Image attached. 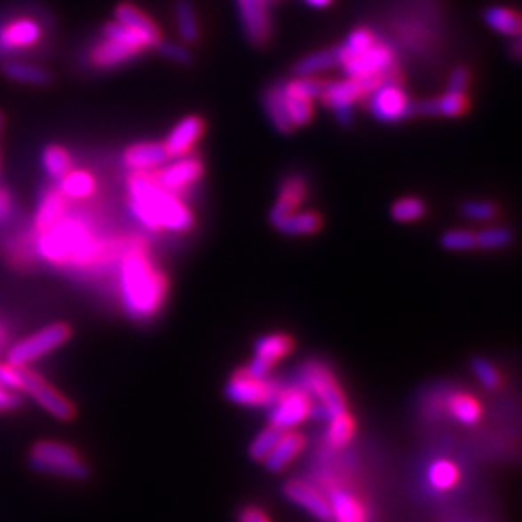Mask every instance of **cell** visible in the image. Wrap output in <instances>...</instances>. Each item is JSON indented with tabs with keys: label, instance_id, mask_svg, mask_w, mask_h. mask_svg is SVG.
I'll list each match as a JSON object with an SVG mask.
<instances>
[{
	"label": "cell",
	"instance_id": "603a6c76",
	"mask_svg": "<svg viewBox=\"0 0 522 522\" xmlns=\"http://www.w3.org/2000/svg\"><path fill=\"white\" fill-rule=\"evenodd\" d=\"M308 188H306V180L302 177H289L285 182H282L281 192H279V198L273 205V210H271V223L281 219V217H285L292 211H298L300 203L306 198Z\"/></svg>",
	"mask_w": 522,
	"mask_h": 522
},
{
	"label": "cell",
	"instance_id": "d590c367",
	"mask_svg": "<svg viewBox=\"0 0 522 522\" xmlns=\"http://www.w3.org/2000/svg\"><path fill=\"white\" fill-rule=\"evenodd\" d=\"M282 87V95H285V105H287V113L290 123L295 128L300 126H308L313 118V101L306 99V97H300L297 93H292L287 90L285 82L281 83Z\"/></svg>",
	"mask_w": 522,
	"mask_h": 522
},
{
	"label": "cell",
	"instance_id": "5b68a950",
	"mask_svg": "<svg viewBox=\"0 0 522 522\" xmlns=\"http://www.w3.org/2000/svg\"><path fill=\"white\" fill-rule=\"evenodd\" d=\"M29 466L39 474L62 476L68 480H83L90 474L80 453L60 441H39L29 453Z\"/></svg>",
	"mask_w": 522,
	"mask_h": 522
},
{
	"label": "cell",
	"instance_id": "8d00e7d4",
	"mask_svg": "<svg viewBox=\"0 0 522 522\" xmlns=\"http://www.w3.org/2000/svg\"><path fill=\"white\" fill-rule=\"evenodd\" d=\"M459 469L451 463V461H445V459H438L430 464V471H428V480L431 484L433 489H438V492H447V489H453L456 484H459Z\"/></svg>",
	"mask_w": 522,
	"mask_h": 522
},
{
	"label": "cell",
	"instance_id": "f907efd6",
	"mask_svg": "<svg viewBox=\"0 0 522 522\" xmlns=\"http://www.w3.org/2000/svg\"><path fill=\"white\" fill-rule=\"evenodd\" d=\"M471 87V72L466 68H455L449 78V90L451 93H463L466 95V90Z\"/></svg>",
	"mask_w": 522,
	"mask_h": 522
},
{
	"label": "cell",
	"instance_id": "9a60e30c",
	"mask_svg": "<svg viewBox=\"0 0 522 522\" xmlns=\"http://www.w3.org/2000/svg\"><path fill=\"white\" fill-rule=\"evenodd\" d=\"M43 37V28L37 20L21 16L0 26V54L26 51L36 47Z\"/></svg>",
	"mask_w": 522,
	"mask_h": 522
},
{
	"label": "cell",
	"instance_id": "ac0fdd59",
	"mask_svg": "<svg viewBox=\"0 0 522 522\" xmlns=\"http://www.w3.org/2000/svg\"><path fill=\"white\" fill-rule=\"evenodd\" d=\"M205 132V123L202 116H186L182 118V121L170 130V134L167 136V139L162 141V146H165L169 157H184V155H190V151L194 149V146L198 144L200 138Z\"/></svg>",
	"mask_w": 522,
	"mask_h": 522
},
{
	"label": "cell",
	"instance_id": "52a82bcc",
	"mask_svg": "<svg viewBox=\"0 0 522 522\" xmlns=\"http://www.w3.org/2000/svg\"><path fill=\"white\" fill-rule=\"evenodd\" d=\"M368 108L379 123L395 124L415 115V103L399 85V78L387 80L368 95Z\"/></svg>",
	"mask_w": 522,
	"mask_h": 522
},
{
	"label": "cell",
	"instance_id": "ab89813d",
	"mask_svg": "<svg viewBox=\"0 0 522 522\" xmlns=\"http://www.w3.org/2000/svg\"><path fill=\"white\" fill-rule=\"evenodd\" d=\"M377 39H376L372 29H368V28L354 29L352 34L344 39L343 45L336 47V49H339V64L343 60H346V59H352V57H356V54L368 51L369 47L374 45Z\"/></svg>",
	"mask_w": 522,
	"mask_h": 522
},
{
	"label": "cell",
	"instance_id": "4316f807",
	"mask_svg": "<svg viewBox=\"0 0 522 522\" xmlns=\"http://www.w3.org/2000/svg\"><path fill=\"white\" fill-rule=\"evenodd\" d=\"M335 67H339V49H323V51H315L308 57L300 59L295 68H292V74L297 78H315V75L321 72H328Z\"/></svg>",
	"mask_w": 522,
	"mask_h": 522
},
{
	"label": "cell",
	"instance_id": "7a4b0ae2",
	"mask_svg": "<svg viewBox=\"0 0 522 522\" xmlns=\"http://www.w3.org/2000/svg\"><path fill=\"white\" fill-rule=\"evenodd\" d=\"M121 292L126 312L134 320H147L165 302L167 279L141 249H132L123 259Z\"/></svg>",
	"mask_w": 522,
	"mask_h": 522
},
{
	"label": "cell",
	"instance_id": "c3c4849f",
	"mask_svg": "<svg viewBox=\"0 0 522 522\" xmlns=\"http://www.w3.org/2000/svg\"><path fill=\"white\" fill-rule=\"evenodd\" d=\"M155 49L162 54V57H167V59H170L172 62H177V64H182V67H188V64H192L194 57H192L190 49L178 45V43L161 41Z\"/></svg>",
	"mask_w": 522,
	"mask_h": 522
},
{
	"label": "cell",
	"instance_id": "ba28073f",
	"mask_svg": "<svg viewBox=\"0 0 522 522\" xmlns=\"http://www.w3.org/2000/svg\"><path fill=\"white\" fill-rule=\"evenodd\" d=\"M269 407V426L281 431H290L310 418L312 399L302 387H292L277 393Z\"/></svg>",
	"mask_w": 522,
	"mask_h": 522
},
{
	"label": "cell",
	"instance_id": "5bb4252c",
	"mask_svg": "<svg viewBox=\"0 0 522 522\" xmlns=\"http://www.w3.org/2000/svg\"><path fill=\"white\" fill-rule=\"evenodd\" d=\"M202 174L203 162L198 157L184 155L177 157V161L169 162V165H162L161 170L154 172V177L161 188H165L172 194H178L198 182L202 178Z\"/></svg>",
	"mask_w": 522,
	"mask_h": 522
},
{
	"label": "cell",
	"instance_id": "d6986e66",
	"mask_svg": "<svg viewBox=\"0 0 522 522\" xmlns=\"http://www.w3.org/2000/svg\"><path fill=\"white\" fill-rule=\"evenodd\" d=\"M169 159L165 146L157 141H141L124 151V165L130 172H155V169L167 165Z\"/></svg>",
	"mask_w": 522,
	"mask_h": 522
},
{
	"label": "cell",
	"instance_id": "7402d4cb",
	"mask_svg": "<svg viewBox=\"0 0 522 522\" xmlns=\"http://www.w3.org/2000/svg\"><path fill=\"white\" fill-rule=\"evenodd\" d=\"M333 522H368V510L354 494L335 487L328 497Z\"/></svg>",
	"mask_w": 522,
	"mask_h": 522
},
{
	"label": "cell",
	"instance_id": "f1b7e54d",
	"mask_svg": "<svg viewBox=\"0 0 522 522\" xmlns=\"http://www.w3.org/2000/svg\"><path fill=\"white\" fill-rule=\"evenodd\" d=\"M64 213H67V198L60 194V190H49L45 195H43L37 215H36L37 231L43 233L52 225H57L64 217Z\"/></svg>",
	"mask_w": 522,
	"mask_h": 522
},
{
	"label": "cell",
	"instance_id": "3957f363",
	"mask_svg": "<svg viewBox=\"0 0 522 522\" xmlns=\"http://www.w3.org/2000/svg\"><path fill=\"white\" fill-rule=\"evenodd\" d=\"M39 252L54 264L83 265L99 252V244L82 221L62 217L57 225L41 233Z\"/></svg>",
	"mask_w": 522,
	"mask_h": 522
},
{
	"label": "cell",
	"instance_id": "6da1fadb",
	"mask_svg": "<svg viewBox=\"0 0 522 522\" xmlns=\"http://www.w3.org/2000/svg\"><path fill=\"white\" fill-rule=\"evenodd\" d=\"M130 208L149 231L186 233L194 226V213L177 194L161 188L154 172H132L128 178Z\"/></svg>",
	"mask_w": 522,
	"mask_h": 522
},
{
	"label": "cell",
	"instance_id": "816d5d0a",
	"mask_svg": "<svg viewBox=\"0 0 522 522\" xmlns=\"http://www.w3.org/2000/svg\"><path fill=\"white\" fill-rule=\"evenodd\" d=\"M21 405V397L14 391H8L0 385V412H10Z\"/></svg>",
	"mask_w": 522,
	"mask_h": 522
},
{
	"label": "cell",
	"instance_id": "bcb514c9",
	"mask_svg": "<svg viewBox=\"0 0 522 522\" xmlns=\"http://www.w3.org/2000/svg\"><path fill=\"white\" fill-rule=\"evenodd\" d=\"M472 372L478 377V382L486 389H497L502 385V374H499V369L492 362L486 360V358H474Z\"/></svg>",
	"mask_w": 522,
	"mask_h": 522
},
{
	"label": "cell",
	"instance_id": "9c48e42d",
	"mask_svg": "<svg viewBox=\"0 0 522 522\" xmlns=\"http://www.w3.org/2000/svg\"><path fill=\"white\" fill-rule=\"evenodd\" d=\"M20 391H24L31 399H34L39 407L45 408L52 418L68 422L74 418L75 408L72 400L59 393L45 379L31 372L28 368H20Z\"/></svg>",
	"mask_w": 522,
	"mask_h": 522
},
{
	"label": "cell",
	"instance_id": "cb8c5ba5",
	"mask_svg": "<svg viewBox=\"0 0 522 522\" xmlns=\"http://www.w3.org/2000/svg\"><path fill=\"white\" fill-rule=\"evenodd\" d=\"M134 57H138V54L132 49H128L113 39L103 37L101 41L95 43L90 59H91V64L95 68L108 70V68L121 67V64L132 60Z\"/></svg>",
	"mask_w": 522,
	"mask_h": 522
},
{
	"label": "cell",
	"instance_id": "f5cc1de1",
	"mask_svg": "<svg viewBox=\"0 0 522 522\" xmlns=\"http://www.w3.org/2000/svg\"><path fill=\"white\" fill-rule=\"evenodd\" d=\"M238 522H271L264 510L257 507H244L238 515Z\"/></svg>",
	"mask_w": 522,
	"mask_h": 522
},
{
	"label": "cell",
	"instance_id": "d4e9b609",
	"mask_svg": "<svg viewBox=\"0 0 522 522\" xmlns=\"http://www.w3.org/2000/svg\"><path fill=\"white\" fill-rule=\"evenodd\" d=\"M469 99L463 93H451L438 97V99H428L415 105V113L426 116H461L469 111Z\"/></svg>",
	"mask_w": 522,
	"mask_h": 522
},
{
	"label": "cell",
	"instance_id": "7bdbcfd3",
	"mask_svg": "<svg viewBox=\"0 0 522 522\" xmlns=\"http://www.w3.org/2000/svg\"><path fill=\"white\" fill-rule=\"evenodd\" d=\"M281 433L282 431L273 426H267L265 430H261L252 439V443H249V449H248L249 459L256 461V463H264L265 456L271 453V449L275 447V443L279 441Z\"/></svg>",
	"mask_w": 522,
	"mask_h": 522
},
{
	"label": "cell",
	"instance_id": "f546056e",
	"mask_svg": "<svg viewBox=\"0 0 522 522\" xmlns=\"http://www.w3.org/2000/svg\"><path fill=\"white\" fill-rule=\"evenodd\" d=\"M97 182L91 172L87 170H70L60 178V194L67 200H87L93 195Z\"/></svg>",
	"mask_w": 522,
	"mask_h": 522
},
{
	"label": "cell",
	"instance_id": "74e56055",
	"mask_svg": "<svg viewBox=\"0 0 522 522\" xmlns=\"http://www.w3.org/2000/svg\"><path fill=\"white\" fill-rule=\"evenodd\" d=\"M103 37L121 43V45L132 49L136 54H139L141 51H146V49H151L149 43L144 37L136 34V31H132L130 28L123 26L121 21H116V20L103 28Z\"/></svg>",
	"mask_w": 522,
	"mask_h": 522
},
{
	"label": "cell",
	"instance_id": "2e32d148",
	"mask_svg": "<svg viewBox=\"0 0 522 522\" xmlns=\"http://www.w3.org/2000/svg\"><path fill=\"white\" fill-rule=\"evenodd\" d=\"M242 28L254 47H265L271 39L269 0H238Z\"/></svg>",
	"mask_w": 522,
	"mask_h": 522
},
{
	"label": "cell",
	"instance_id": "44dd1931",
	"mask_svg": "<svg viewBox=\"0 0 522 522\" xmlns=\"http://www.w3.org/2000/svg\"><path fill=\"white\" fill-rule=\"evenodd\" d=\"M115 16H116V21H121L123 26L130 28L132 31H136V34L144 37L149 43V47H157L159 43L162 41L161 29L157 28L155 21L151 20L146 12H141L138 6L130 4V3H123L121 6L116 8Z\"/></svg>",
	"mask_w": 522,
	"mask_h": 522
},
{
	"label": "cell",
	"instance_id": "4fadbf2b",
	"mask_svg": "<svg viewBox=\"0 0 522 522\" xmlns=\"http://www.w3.org/2000/svg\"><path fill=\"white\" fill-rule=\"evenodd\" d=\"M368 91L360 80L346 78L341 82H323V93L320 101L331 108L335 113L336 121L343 126H348L352 123V105L366 97Z\"/></svg>",
	"mask_w": 522,
	"mask_h": 522
},
{
	"label": "cell",
	"instance_id": "ee69618b",
	"mask_svg": "<svg viewBox=\"0 0 522 522\" xmlns=\"http://www.w3.org/2000/svg\"><path fill=\"white\" fill-rule=\"evenodd\" d=\"M441 246L447 252H472L476 249V233L469 228H453L441 236Z\"/></svg>",
	"mask_w": 522,
	"mask_h": 522
},
{
	"label": "cell",
	"instance_id": "836d02e7",
	"mask_svg": "<svg viewBox=\"0 0 522 522\" xmlns=\"http://www.w3.org/2000/svg\"><path fill=\"white\" fill-rule=\"evenodd\" d=\"M3 72L8 80L18 82V83L45 85L51 82V75L47 70H43L36 67V64H28V62L8 60L3 64Z\"/></svg>",
	"mask_w": 522,
	"mask_h": 522
},
{
	"label": "cell",
	"instance_id": "1f68e13d",
	"mask_svg": "<svg viewBox=\"0 0 522 522\" xmlns=\"http://www.w3.org/2000/svg\"><path fill=\"white\" fill-rule=\"evenodd\" d=\"M328 433H325V443L328 447L333 451H339L346 447L348 443L354 438V418L351 416V412H343V415H336L328 420Z\"/></svg>",
	"mask_w": 522,
	"mask_h": 522
},
{
	"label": "cell",
	"instance_id": "9f6ffc18",
	"mask_svg": "<svg viewBox=\"0 0 522 522\" xmlns=\"http://www.w3.org/2000/svg\"><path fill=\"white\" fill-rule=\"evenodd\" d=\"M3 124H4V116L0 113V132H3Z\"/></svg>",
	"mask_w": 522,
	"mask_h": 522
},
{
	"label": "cell",
	"instance_id": "f6af8a7d",
	"mask_svg": "<svg viewBox=\"0 0 522 522\" xmlns=\"http://www.w3.org/2000/svg\"><path fill=\"white\" fill-rule=\"evenodd\" d=\"M463 215L471 221H492L497 217V205L487 200H471L461 208Z\"/></svg>",
	"mask_w": 522,
	"mask_h": 522
},
{
	"label": "cell",
	"instance_id": "8fae6325",
	"mask_svg": "<svg viewBox=\"0 0 522 522\" xmlns=\"http://www.w3.org/2000/svg\"><path fill=\"white\" fill-rule=\"evenodd\" d=\"M277 385L269 379H256L244 374V369L236 372L231 382L226 384L225 395L226 399L234 402L238 407H248V408H259V407H269L271 402L277 397Z\"/></svg>",
	"mask_w": 522,
	"mask_h": 522
},
{
	"label": "cell",
	"instance_id": "db71d44e",
	"mask_svg": "<svg viewBox=\"0 0 522 522\" xmlns=\"http://www.w3.org/2000/svg\"><path fill=\"white\" fill-rule=\"evenodd\" d=\"M10 210H12V202H10V195L0 190V221L6 219V217L10 215Z\"/></svg>",
	"mask_w": 522,
	"mask_h": 522
},
{
	"label": "cell",
	"instance_id": "83f0119b",
	"mask_svg": "<svg viewBox=\"0 0 522 522\" xmlns=\"http://www.w3.org/2000/svg\"><path fill=\"white\" fill-rule=\"evenodd\" d=\"M264 108L269 116L271 124H273L275 130H279L281 134H290L295 126H292L289 113H287V105H285V95H282V87L281 83L269 87L264 95Z\"/></svg>",
	"mask_w": 522,
	"mask_h": 522
},
{
	"label": "cell",
	"instance_id": "484cf974",
	"mask_svg": "<svg viewBox=\"0 0 522 522\" xmlns=\"http://www.w3.org/2000/svg\"><path fill=\"white\" fill-rule=\"evenodd\" d=\"M321 215L315 211H292L273 221V226L287 236H312L321 228Z\"/></svg>",
	"mask_w": 522,
	"mask_h": 522
},
{
	"label": "cell",
	"instance_id": "11a10c76",
	"mask_svg": "<svg viewBox=\"0 0 522 522\" xmlns=\"http://www.w3.org/2000/svg\"><path fill=\"white\" fill-rule=\"evenodd\" d=\"M306 3L313 8H325V6H329L333 0H306Z\"/></svg>",
	"mask_w": 522,
	"mask_h": 522
},
{
	"label": "cell",
	"instance_id": "7dc6e473",
	"mask_svg": "<svg viewBox=\"0 0 522 522\" xmlns=\"http://www.w3.org/2000/svg\"><path fill=\"white\" fill-rule=\"evenodd\" d=\"M285 85L289 91L300 97H306L310 101L320 99L323 93V82L320 78H295L290 82H285Z\"/></svg>",
	"mask_w": 522,
	"mask_h": 522
},
{
	"label": "cell",
	"instance_id": "e575fe53",
	"mask_svg": "<svg viewBox=\"0 0 522 522\" xmlns=\"http://www.w3.org/2000/svg\"><path fill=\"white\" fill-rule=\"evenodd\" d=\"M174 16H177V28L184 43L194 45L200 39V24L195 18V10L190 0H177L174 6Z\"/></svg>",
	"mask_w": 522,
	"mask_h": 522
},
{
	"label": "cell",
	"instance_id": "b9f144b4",
	"mask_svg": "<svg viewBox=\"0 0 522 522\" xmlns=\"http://www.w3.org/2000/svg\"><path fill=\"white\" fill-rule=\"evenodd\" d=\"M510 242H513V231L507 226H487L476 233V248L486 249V252L507 248Z\"/></svg>",
	"mask_w": 522,
	"mask_h": 522
},
{
	"label": "cell",
	"instance_id": "ffe728a7",
	"mask_svg": "<svg viewBox=\"0 0 522 522\" xmlns=\"http://www.w3.org/2000/svg\"><path fill=\"white\" fill-rule=\"evenodd\" d=\"M304 445H306V439L298 431H282L275 447L265 456V469L269 472H282L302 453Z\"/></svg>",
	"mask_w": 522,
	"mask_h": 522
},
{
	"label": "cell",
	"instance_id": "4dcf8cb0",
	"mask_svg": "<svg viewBox=\"0 0 522 522\" xmlns=\"http://www.w3.org/2000/svg\"><path fill=\"white\" fill-rule=\"evenodd\" d=\"M449 415L463 423V426H474L482 418V407L478 399L469 393H456L447 400Z\"/></svg>",
	"mask_w": 522,
	"mask_h": 522
},
{
	"label": "cell",
	"instance_id": "30bf717a",
	"mask_svg": "<svg viewBox=\"0 0 522 522\" xmlns=\"http://www.w3.org/2000/svg\"><path fill=\"white\" fill-rule=\"evenodd\" d=\"M341 67L348 78L366 80V78H382L393 70H397L395 51L385 43L376 41L368 51L356 54L352 59L341 62Z\"/></svg>",
	"mask_w": 522,
	"mask_h": 522
},
{
	"label": "cell",
	"instance_id": "681fc988",
	"mask_svg": "<svg viewBox=\"0 0 522 522\" xmlns=\"http://www.w3.org/2000/svg\"><path fill=\"white\" fill-rule=\"evenodd\" d=\"M0 385L8 391H20V368L12 364H0Z\"/></svg>",
	"mask_w": 522,
	"mask_h": 522
},
{
	"label": "cell",
	"instance_id": "60d3db41",
	"mask_svg": "<svg viewBox=\"0 0 522 522\" xmlns=\"http://www.w3.org/2000/svg\"><path fill=\"white\" fill-rule=\"evenodd\" d=\"M428 208L423 200L415 198V195H408V198H400L393 203V208H391V217L397 223H416L420 221L423 215H426Z\"/></svg>",
	"mask_w": 522,
	"mask_h": 522
},
{
	"label": "cell",
	"instance_id": "e0dca14e",
	"mask_svg": "<svg viewBox=\"0 0 522 522\" xmlns=\"http://www.w3.org/2000/svg\"><path fill=\"white\" fill-rule=\"evenodd\" d=\"M282 494H285L289 502L306 510L313 518H318L321 522H331L329 502L318 487H313L312 484L302 480H290L282 487Z\"/></svg>",
	"mask_w": 522,
	"mask_h": 522
},
{
	"label": "cell",
	"instance_id": "8992f818",
	"mask_svg": "<svg viewBox=\"0 0 522 522\" xmlns=\"http://www.w3.org/2000/svg\"><path fill=\"white\" fill-rule=\"evenodd\" d=\"M70 339V328L67 323H51L47 328L36 331L34 335L26 336L16 343L8 352V364L26 368L28 364L39 360L49 352L57 351Z\"/></svg>",
	"mask_w": 522,
	"mask_h": 522
},
{
	"label": "cell",
	"instance_id": "d6a6232c",
	"mask_svg": "<svg viewBox=\"0 0 522 522\" xmlns=\"http://www.w3.org/2000/svg\"><path fill=\"white\" fill-rule=\"evenodd\" d=\"M486 24L495 29L497 34L509 36V37H518L520 34V16L518 12L505 6H492L484 12Z\"/></svg>",
	"mask_w": 522,
	"mask_h": 522
},
{
	"label": "cell",
	"instance_id": "7c38bea8",
	"mask_svg": "<svg viewBox=\"0 0 522 522\" xmlns=\"http://www.w3.org/2000/svg\"><path fill=\"white\" fill-rule=\"evenodd\" d=\"M295 348L292 336L285 333H269L259 336L254 346V358L244 368V374L256 379H265L271 369Z\"/></svg>",
	"mask_w": 522,
	"mask_h": 522
},
{
	"label": "cell",
	"instance_id": "277c9868",
	"mask_svg": "<svg viewBox=\"0 0 522 522\" xmlns=\"http://www.w3.org/2000/svg\"><path fill=\"white\" fill-rule=\"evenodd\" d=\"M300 376L304 384L302 389L312 399L310 418L329 420L348 410L343 389L328 366L315 360L308 362L302 368Z\"/></svg>",
	"mask_w": 522,
	"mask_h": 522
},
{
	"label": "cell",
	"instance_id": "f35d334b",
	"mask_svg": "<svg viewBox=\"0 0 522 522\" xmlns=\"http://www.w3.org/2000/svg\"><path fill=\"white\" fill-rule=\"evenodd\" d=\"M43 167H45L51 178L60 180L64 174L72 170V157L68 149L62 146H49L43 151Z\"/></svg>",
	"mask_w": 522,
	"mask_h": 522
}]
</instances>
